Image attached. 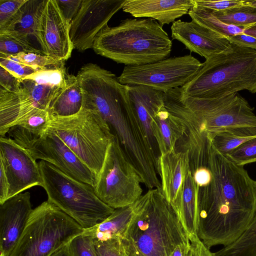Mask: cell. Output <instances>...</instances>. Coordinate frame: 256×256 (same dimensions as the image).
I'll list each match as a JSON object with an SVG mask.
<instances>
[{
	"mask_svg": "<svg viewBox=\"0 0 256 256\" xmlns=\"http://www.w3.org/2000/svg\"><path fill=\"white\" fill-rule=\"evenodd\" d=\"M206 160L209 183L198 190V236L208 248L228 246L246 228L256 212V181L244 166L218 152L211 140Z\"/></svg>",
	"mask_w": 256,
	"mask_h": 256,
	"instance_id": "cell-1",
	"label": "cell"
},
{
	"mask_svg": "<svg viewBox=\"0 0 256 256\" xmlns=\"http://www.w3.org/2000/svg\"><path fill=\"white\" fill-rule=\"evenodd\" d=\"M133 216L122 239L128 256H170L189 235L162 190H149L133 204Z\"/></svg>",
	"mask_w": 256,
	"mask_h": 256,
	"instance_id": "cell-2",
	"label": "cell"
},
{
	"mask_svg": "<svg viewBox=\"0 0 256 256\" xmlns=\"http://www.w3.org/2000/svg\"><path fill=\"white\" fill-rule=\"evenodd\" d=\"M172 42L162 26L150 18H126L107 25L96 36V54L126 66H139L167 58Z\"/></svg>",
	"mask_w": 256,
	"mask_h": 256,
	"instance_id": "cell-3",
	"label": "cell"
},
{
	"mask_svg": "<svg viewBox=\"0 0 256 256\" xmlns=\"http://www.w3.org/2000/svg\"><path fill=\"white\" fill-rule=\"evenodd\" d=\"M232 45L231 50L206 60L195 76L180 88L182 96L214 98L244 90L256 93V50Z\"/></svg>",
	"mask_w": 256,
	"mask_h": 256,
	"instance_id": "cell-4",
	"label": "cell"
},
{
	"mask_svg": "<svg viewBox=\"0 0 256 256\" xmlns=\"http://www.w3.org/2000/svg\"><path fill=\"white\" fill-rule=\"evenodd\" d=\"M38 164L47 200L84 230L102 222L114 210L100 200L91 185L72 177L45 161L40 160Z\"/></svg>",
	"mask_w": 256,
	"mask_h": 256,
	"instance_id": "cell-5",
	"label": "cell"
},
{
	"mask_svg": "<svg viewBox=\"0 0 256 256\" xmlns=\"http://www.w3.org/2000/svg\"><path fill=\"white\" fill-rule=\"evenodd\" d=\"M49 128L78 158L99 174L110 143L115 135L96 112L82 108L69 116L50 115Z\"/></svg>",
	"mask_w": 256,
	"mask_h": 256,
	"instance_id": "cell-6",
	"label": "cell"
},
{
	"mask_svg": "<svg viewBox=\"0 0 256 256\" xmlns=\"http://www.w3.org/2000/svg\"><path fill=\"white\" fill-rule=\"evenodd\" d=\"M84 229L48 200L32 210L25 228L8 256H50Z\"/></svg>",
	"mask_w": 256,
	"mask_h": 256,
	"instance_id": "cell-7",
	"label": "cell"
},
{
	"mask_svg": "<svg viewBox=\"0 0 256 256\" xmlns=\"http://www.w3.org/2000/svg\"><path fill=\"white\" fill-rule=\"evenodd\" d=\"M192 121L210 136L226 132L246 138L256 137V114L238 93L214 98L183 97Z\"/></svg>",
	"mask_w": 256,
	"mask_h": 256,
	"instance_id": "cell-8",
	"label": "cell"
},
{
	"mask_svg": "<svg viewBox=\"0 0 256 256\" xmlns=\"http://www.w3.org/2000/svg\"><path fill=\"white\" fill-rule=\"evenodd\" d=\"M142 183L115 135L108 148L94 191L109 206L116 209L134 203L142 196Z\"/></svg>",
	"mask_w": 256,
	"mask_h": 256,
	"instance_id": "cell-9",
	"label": "cell"
},
{
	"mask_svg": "<svg viewBox=\"0 0 256 256\" xmlns=\"http://www.w3.org/2000/svg\"><path fill=\"white\" fill-rule=\"evenodd\" d=\"M202 63L191 54L172 57L139 66H126L118 77L122 84L144 86L166 92L190 81Z\"/></svg>",
	"mask_w": 256,
	"mask_h": 256,
	"instance_id": "cell-10",
	"label": "cell"
},
{
	"mask_svg": "<svg viewBox=\"0 0 256 256\" xmlns=\"http://www.w3.org/2000/svg\"><path fill=\"white\" fill-rule=\"evenodd\" d=\"M8 134L36 160L48 162L72 177L94 187L96 176L94 172L50 130L36 136L14 126Z\"/></svg>",
	"mask_w": 256,
	"mask_h": 256,
	"instance_id": "cell-11",
	"label": "cell"
},
{
	"mask_svg": "<svg viewBox=\"0 0 256 256\" xmlns=\"http://www.w3.org/2000/svg\"><path fill=\"white\" fill-rule=\"evenodd\" d=\"M0 165L4 168L8 182V199L32 187H42L38 162L10 137L0 136Z\"/></svg>",
	"mask_w": 256,
	"mask_h": 256,
	"instance_id": "cell-12",
	"label": "cell"
},
{
	"mask_svg": "<svg viewBox=\"0 0 256 256\" xmlns=\"http://www.w3.org/2000/svg\"><path fill=\"white\" fill-rule=\"evenodd\" d=\"M126 0H82L70 23V38L74 48L82 52L92 48L98 34L122 8Z\"/></svg>",
	"mask_w": 256,
	"mask_h": 256,
	"instance_id": "cell-13",
	"label": "cell"
},
{
	"mask_svg": "<svg viewBox=\"0 0 256 256\" xmlns=\"http://www.w3.org/2000/svg\"><path fill=\"white\" fill-rule=\"evenodd\" d=\"M70 26L56 0H46L38 33L41 50L45 55L61 62L70 57L74 48Z\"/></svg>",
	"mask_w": 256,
	"mask_h": 256,
	"instance_id": "cell-14",
	"label": "cell"
},
{
	"mask_svg": "<svg viewBox=\"0 0 256 256\" xmlns=\"http://www.w3.org/2000/svg\"><path fill=\"white\" fill-rule=\"evenodd\" d=\"M172 38L191 52L206 58L231 50L232 44L224 37L194 20H176L171 26Z\"/></svg>",
	"mask_w": 256,
	"mask_h": 256,
	"instance_id": "cell-15",
	"label": "cell"
},
{
	"mask_svg": "<svg viewBox=\"0 0 256 256\" xmlns=\"http://www.w3.org/2000/svg\"><path fill=\"white\" fill-rule=\"evenodd\" d=\"M32 210L28 192L0 204V256H8L14 248Z\"/></svg>",
	"mask_w": 256,
	"mask_h": 256,
	"instance_id": "cell-16",
	"label": "cell"
},
{
	"mask_svg": "<svg viewBox=\"0 0 256 256\" xmlns=\"http://www.w3.org/2000/svg\"><path fill=\"white\" fill-rule=\"evenodd\" d=\"M190 170L189 154L186 150H176L159 157L158 174L160 178L161 190L178 214L181 207L184 180Z\"/></svg>",
	"mask_w": 256,
	"mask_h": 256,
	"instance_id": "cell-17",
	"label": "cell"
},
{
	"mask_svg": "<svg viewBox=\"0 0 256 256\" xmlns=\"http://www.w3.org/2000/svg\"><path fill=\"white\" fill-rule=\"evenodd\" d=\"M193 0H126L122 10L136 18H152L162 26L188 13Z\"/></svg>",
	"mask_w": 256,
	"mask_h": 256,
	"instance_id": "cell-18",
	"label": "cell"
},
{
	"mask_svg": "<svg viewBox=\"0 0 256 256\" xmlns=\"http://www.w3.org/2000/svg\"><path fill=\"white\" fill-rule=\"evenodd\" d=\"M128 92L135 114L152 148L160 156L153 136L152 123L156 114L164 105V92L144 86H128Z\"/></svg>",
	"mask_w": 256,
	"mask_h": 256,
	"instance_id": "cell-19",
	"label": "cell"
},
{
	"mask_svg": "<svg viewBox=\"0 0 256 256\" xmlns=\"http://www.w3.org/2000/svg\"><path fill=\"white\" fill-rule=\"evenodd\" d=\"M46 2V0H26L11 20L0 30V34L10 35L36 48L33 42H36L40 48L38 27Z\"/></svg>",
	"mask_w": 256,
	"mask_h": 256,
	"instance_id": "cell-20",
	"label": "cell"
},
{
	"mask_svg": "<svg viewBox=\"0 0 256 256\" xmlns=\"http://www.w3.org/2000/svg\"><path fill=\"white\" fill-rule=\"evenodd\" d=\"M153 136L160 155L176 150L186 128L181 120L162 106L154 115L152 123Z\"/></svg>",
	"mask_w": 256,
	"mask_h": 256,
	"instance_id": "cell-21",
	"label": "cell"
},
{
	"mask_svg": "<svg viewBox=\"0 0 256 256\" xmlns=\"http://www.w3.org/2000/svg\"><path fill=\"white\" fill-rule=\"evenodd\" d=\"M82 106V92L76 76L68 74L66 85L56 90L48 111L50 116H69L79 112Z\"/></svg>",
	"mask_w": 256,
	"mask_h": 256,
	"instance_id": "cell-22",
	"label": "cell"
},
{
	"mask_svg": "<svg viewBox=\"0 0 256 256\" xmlns=\"http://www.w3.org/2000/svg\"><path fill=\"white\" fill-rule=\"evenodd\" d=\"M133 212V204L114 209L106 218L92 228L84 230L82 234L90 236L94 240H123L132 220Z\"/></svg>",
	"mask_w": 256,
	"mask_h": 256,
	"instance_id": "cell-23",
	"label": "cell"
},
{
	"mask_svg": "<svg viewBox=\"0 0 256 256\" xmlns=\"http://www.w3.org/2000/svg\"><path fill=\"white\" fill-rule=\"evenodd\" d=\"M198 187L195 183L190 170L186 174L182 193L180 211V220L188 235L198 234Z\"/></svg>",
	"mask_w": 256,
	"mask_h": 256,
	"instance_id": "cell-24",
	"label": "cell"
},
{
	"mask_svg": "<svg viewBox=\"0 0 256 256\" xmlns=\"http://www.w3.org/2000/svg\"><path fill=\"white\" fill-rule=\"evenodd\" d=\"M188 14L192 20L226 38L238 34L250 35L256 38V24L250 26L226 24L215 18L208 9L195 6Z\"/></svg>",
	"mask_w": 256,
	"mask_h": 256,
	"instance_id": "cell-25",
	"label": "cell"
},
{
	"mask_svg": "<svg viewBox=\"0 0 256 256\" xmlns=\"http://www.w3.org/2000/svg\"><path fill=\"white\" fill-rule=\"evenodd\" d=\"M215 256H256V212L240 236L214 252Z\"/></svg>",
	"mask_w": 256,
	"mask_h": 256,
	"instance_id": "cell-26",
	"label": "cell"
},
{
	"mask_svg": "<svg viewBox=\"0 0 256 256\" xmlns=\"http://www.w3.org/2000/svg\"><path fill=\"white\" fill-rule=\"evenodd\" d=\"M208 10L215 18L226 24L236 26L256 24V8L244 4L222 11Z\"/></svg>",
	"mask_w": 256,
	"mask_h": 256,
	"instance_id": "cell-27",
	"label": "cell"
},
{
	"mask_svg": "<svg viewBox=\"0 0 256 256\" xmlns=\"http://www.w3.org/2000/svg\"><path fill=\"white\" fill-rule=\"evenodd\" d=\"M68 74L63 62L58 65L40 68L24 79L52 88H62L66 85Z\"/></svg>",
	"mask_w": 256,
	"mask_h": 256,
	"instance_id": "cell-28",
	"label": "cell"
},
{
	"mask_svg": "<svg viewBox=\"0 0 256 256\" xmlns=\"http://www.w3.org/2000/svg\"><path fill=\"white\" fill-rule=\"evenodd\" d=\"M50 120L48 110L36 109L19 120L14 126L20 127L33 135L40 136L48 130Z\"/></svg>",
	"mask_w": 256,
	"mask_h": 256,
	"instance_id": "cell-29",
	"label": "cell"
},
{
	"mask_svg": "<svg viewBox=\"0 0 256 256\" xmlns=\"http://www.w3.org/2000/svg\"><path fill=\"white\" fill-rule=\"evenodd\" d=\"M210 137L214 147L225 156L253 138L239 136L226 132H220Z\"/></svg>",
	"mask_w": 256,
	"mask_h": 256,
	"instance_id": "cell-30",
	"label": "cell"
},
{
	"mask_svg": "<svg viewBox=\"0 0 256 256\" xmlns=\"http://www.w3.org/2000/svg\"><path fill=\"white\" fill-rule=\"evenodd\" d=\"M22 52H33L44 54L42 51L10 35L0 34V54L14 56Z\"/></svg>",
	"mask_w": 256,
	"mask_h": 256,
	"instance_id": "cell-31",
	"label": "cell"
},
{
	"mask_svg": "<svg viewBox=\"0 0 256 256\" xmlns=\"http://www.w3.org/2000/svg\"><path fill=\"white\" fill-rule=\"evenodd\" d=\"M226 156L236 164L242 166L256 162V137L242 144Z\"/></svg>",
	"mask_w": 256,
	"mask_h": 256,
	"instance_id": "cell-32",
	"label": "cell"
},
{
	"mask_svg": "<svg viewBox=\"0 0 256 256\" xmlns=\"http://www.w3.org/2000/svg\"><path fill=\"white\" fill-rule=\"evenodd\" d=\"M0 66L22 80L39 70L20 62L14 56L0 54Z\"/></svg>",
	"mask_w": 256,
	"mask_h": 256,
	"instance_id": "cell-33",
	"label": "cell"
},
{
	"mask_svg": "<svg viewBox=\"0 0 256 256\" xmlns=\"http://www.w3.org/2000/svg\"><path fill=\"white\" fill-rule=\"evenodd\" d=\"M70 256H97L94 239L82 233L68 243Z\"/></svg>",
	"mask_w": 256,
	"mask_h": 256,
	"instance_id": "cell-34",
	"label": "cell"
},
{
	"mask_svg": "<svg viewBox=\"0 0 256 256\" xmlns=\"http://www.w3.org/2000/svg\"><path fill=\"white\" fill-rule=\"evenodd\" d=\"M97 256H128L122 239L94 240Z\"/></svg>",
	"mask_w": 256,
	"mask_h": 256,
	"instance_id": "cell-35",
	"label": "cell"
},
{
	"mask_svg": "<svg viewBox=\"0 0 256 256\" xmlns=\"http://www.w3.org/2000/svg\"><path fill=\"white\" fill-rule=\"evenodd\" d=\"M14 56L22 63L38 69L63 62L46 55L33 52H22Z\"/></svg>",
	"mask_w": 256,
	"mask_h": 256,
	"instance_id": "cell-36",
	"label": "cell"
},
{
	"mask_svg": "<svg viewBox=\"0 0 256 256\" xmlns=\"http://www.w3.org/2000/svg\"><path fill=\"white\" fill-rule=\"evenodd\" d=\"M26 0H0V30L16 14Z\"/></svg>",
	"mask_w": 256,
	"mask_h": 256,
	"instance_id": "cell-37",
	"label": "cell"
},
{
	"mask_svg": "<svg viewBox=\"0 0 256 256\" xmlns=\"http://www.w3.org/2000/svg\"><path fill=\"white\" fill-rule=\"evenodd\" d=\"M244 0H193L194 5L214 11H222L244 4Z\"/></svg>",
	"mask_w": 256,
	"mask_h": 256,
	"instance_id": "cell-38",
	"label": "cell"
},
{
	"mask_svg": "<svg viewBox=\"0 0 256 256\" xmlns=\"http://www.w3.org/2000/svg\"><path fill=\"white\" fill-rule=\"evenodd\" d=\"M21 80L0 66V86L8 92L18 93L20 90Z\"/></svg>",
	"mask_w": 256,
	"mask_h": 256,
	"instance_id": "cell-39",
	"label": "cell"
},
{
	"mask_svg": "<svg viewBox=\"0 0 256 256\" xmlns=\"http://www.w3.org/2000/svg\"><path fill=\"white\" fill-rule=\"evenodd\" d=\"M190 246L186 256H215L198 238V234L189 236Z\"/></svg>",
	"mask_w": 256,
	"mask_h": 256,
	"instance_id": "cell-40",
	"label": "cell"
},
{
	"mask_svg": "<svg viewBox=\"0 0 256 256\" xmlns=\"http://www.w3.org/2000/svg\"><path fill=\"white\" fill-rule=\"evenodd\" d=\"M62 14L70 24L78 14L82 0H56Z\"/></svg>",
	"mask_w": 256,
	"mask_h": 256,
	"instance_id": "cell-41",
	"label": "cell"
},
{
	"mask_svg": "<svg viewBox=\"0 0 256 256\" xmlns=\"http://www.w3.org/2000/svg\"><path fill=\"white\" fill-rule=\"evenodd\" d=\"M232 44L256 50V38L247 34H238L226 38Z\"/></svg>",
	"mask_w": 256,
	"mask_h": 256,
	"instance_id": "cell-42",
	"label": "cell"
},
{
	"mask_svg": "<svg viewBox=\"0 0 256 256\" xmlns=\"http://www.w3.org/2000/svg\"><path fill=\"white\" fill-rule=\"evenodd\" d=\"M9 186L3 167L0 165V204L8 200Z\"/></svg>",
	"mask_w": 256,
	"mask_h": 256,
	"instance_id": "cell-43",
	"label": "cell"
},
{
	"mask_svg": "<svg viewBox=\"0 0 256 256\" xmlns=\"http://www.w3.org/2000/svg\"><path fill=\"white\" fill-rule=\"evenodd\" d=\"M190 246L180 244L176 247L170 256H186Z\"/></svg>",
	"mask_w": 256,
	"mask_h": 256,
	"instance_id": "cell-44",
	"label": "cell"
},
{
	"mask_svg": "<svg viewBox=\"0 0 256 256\" xmlns=\"http://www.w3.org/2000/svg\"><path fill=\"white\" fill-rule=\"evenodd\" d=\"M50 256H70L68 248V244L58 250Z\"/></svg>",
	"mask_w": 256,
	"mask_h": 256,
	"instance_id": "cell-45",
	"label": "cell"
},
{
	"mask_svg": "<svg viewBox=\"0 0 256 256\" xmlns=\"http://www.w3.org/2000/svg\"><path fill=\"white\" fill-rule=\"evenodd\" d=\"M244 4L246 5L250 6L256 8V0H245Z\"/></svg>",
	"mask_w": 256,
	"mask_h": 256,
	"instance_id": "cell-46",
	"label": "cell"
}]
</instances>
